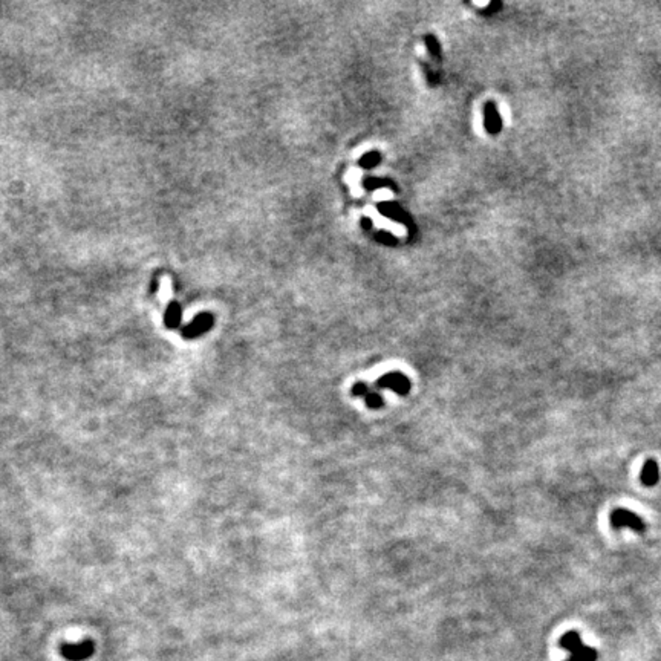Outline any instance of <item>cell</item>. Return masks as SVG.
Here are the masks:
<instances>
[{"mask_svg":"<svg viewBox=\"0 0 661 661\" xmlns=\"http://www.w3.org/2000/svg\"><path fill=\"white\" fill-rule=\"evenodd\" d=\"M560 646L569 654L566 661H597L599 658V652L591 646H586L582 641L580 633L576 631L564 633L560 638Z\"/></svg>","mask_w":661,"mask_h":661,"instance_id":"cell-1","label":"cell"},{"mask_svg":"<svg viewBox=\"0 0 661 661\" xmlns=\"http://www.w3.org/2000/svg\"><path fill=\"white\" fill-rule=\"evenodd\" d=\"M609 523L615 530H632L636 532H643L646 530L645 520H643L636 511L628 508H615L609 513Z\"/></svg>","mask_w":661,"mask_h":661,"instance_id":"cell-2","label":"cell"},{"mask_svg":"<svg viewBox=\"0 0 661 661\" xmlns=\"http://www.w3.org/2000/svg\"><path fill=\"white\" fill-rule=\"evenodd\" d=\"M410 388H412L410 380L407 379L406 375H403L401 372L384 374V375L380 376L379 380L375 381V389H379V391L388 389V391H392V392L398 393V395H403V397L410 392Z\"/></svg>","mask_w":661,"mask_h":661,"instance_id":"cell-3","label":"cell"},{"mask_svg":"<svg viewBox=\"0 0 661 661\" xmlns=\"http://www.w3.org/2000/svg\"><path fill=\"white\" fill-rule=\"evenodd\" d=\"M352 395L358 398H363L364 404L369 409H380L384 406V400L381 397V393L379 389L371 388L369 384H366L363 381L355 383L352 386Z\"/></svg>","mask_w":661,"mask_h":661,"instance_id":"cell-4","label":"cell"},{"mask_svg":"<svg viewBox=\"0 0 661 661\" xmlns=\"http://www.w3.org/2000/svg\"><path fill=\"white\" fill-rule=\"evenodd\" d=\"M94 649H95L94 643L86 640V641L78 643V645H63L61 655L69 661H83L92 657V654H94Z\"/></svg>","mask_w":661,"mask_h":661,"instance_id":"cell-5","label":"cell"},{"mask_svg":"<svg viewBox=\"0 0 661 661\" xmlns=\"http://www.w3.org/2000/svg\"><path fill=\"white\" fill-rule=\"evenodd\" d=\"M213 316L208 314V312H202L195 320L189 323L186 328H182V337L186 338H196L202 335L204 333L213 326Z\"/></svg>","mask_w":661,"mask_h":661,"instance_id":"cell-6","label":"cell"},{"mask_svg":"<svg viewBox=\"0 0 661 661\" xmlns=\"http://www.w3.org/2000/svg\"><path fill=\"white\" fill-rule=\"evenodd\" d=\"M640 481L646 487H654L660 481V467L654 459H649L640 472Z\"/></svg>","mask_w":661,"mask_h":661,"instance_id":"cell-7","label":"cell"},{"mask_svg":"<svg viewBox=\"0 0 661 661\" xmlns=\"http://www.w3.org/2000/svg\"><path fill=\"white\" fill-rule=\"evenodd\" d=\"M485 126H487V131L492 133H498L501 131V127H502L501 117L498 114V110H496L494 105L485 106Z\"/></svg>","mask_w":661,"mask_h":661,"instance_id":"cell-8","label":"cell"},{"mask_svg":"<svg viewBox=\"0 0 661 661\" xmlns=\"http://www.w3.org/2000/svg\"><path fill=\"white\" fill-rule=\"evenodd\" d=\"M179 321H181V306H179V303L178 302H170L169 306H167V311H165L164 323L167 328L173 329V328L179 326Z\"/></svg>","mask_w":661,"mask_h":661,"instance_id":"cell-9","label":"cell"},{"mask_svg":"<svg viewBox=\"0 0 661 661\" xmlns=\"http://www.w3.org/2000/svg\"><path fill=\"white\" fill-rule=\"evenodd\" d=\"M379 162H380V155L376 152H371V153L364 155L363 160H362L363 167H374V165H376Z\"/></svg>","mask_w":661,"mask_h":661,"instance_id":"cell-10","label":"cell"},{"mask_svg":"<svg viewBox=\"0 0 661 661\" xmlns=\"http://www.w3.org/2000/svg\"><path fill=\"white\" fill-rule=\"evenodd\" d=\"M426 42H427V46H429L430 52L434 54V55H436V57H438V55H439V44H438V42H436L431 35L427 37Z\"/></svg>","mask_w":661,"mask_h":661,"instance_id":"cell-11","label":"cell"},{"mask_svg":"<svg viewBox=\"0 0 661 661\" xmlns=\"http://www.w3.org/2000/svg\"><path fill=\"white\" fill-rule=\"evenodd\" d=\"M379 239H381V241H384L386 244H393V237L392 236L381 234V236H379Z\"/></svg>","mask_w":661,"mask_h":661,"instance_id":"cell-12","label":"cell"}]
</instances>
